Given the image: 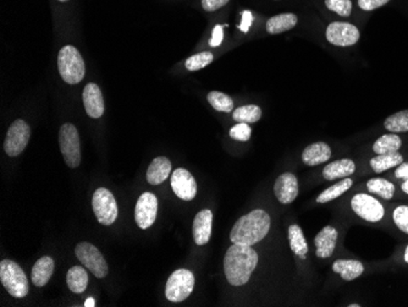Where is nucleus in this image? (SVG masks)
Returning <instances> with one entry per match:
<instances>
[{"label": "nucleus", "instance_id": "nucleus-1", "mask_svg": "<svg viewBox=\"0 0 408 307\" xmlns=\"http://www.w3.org/2000/svg\"><path fill=\"white\" fill-rule=\"evenodd\" d=\"M258 263V254L247 245L233 244L224 259V270L229 283L233 286H244Z\"/></svg>", "mask_w": 408, "mask_h": 307}, {"label": "nucleus", "instance_id": "nucleus-2", "mask_svg": "<svg viewBox=\"0 0 408 307\" xmlns=\"http://www.w3.org/2000/svg\"><path fill=\"white\" fill-rule=\"evenodd\" d=\"M271 230V217L263 210H255L235 223L230 240L233 244L253 246L262 241Z\"/></svg>", "mask_w": 408, "mask_h": 307}, {"label": "nucleus", "instance_id": "nucleus-3", "mask_svg": "<svg viewBox=\"0 0 408 307\" xmlns=\"http://www.w3.org/2000/svg\"><path fill=\"white\" fill-rule=\"evenodd\" d=\"M58 68L61 79L69 85H76L85 77V62L74 46L61 48L58 55Z\"/></svg>", "mask_w": 408, "mask_h": 307}, {"label": "nucleus", "instance_id": "nucleus-4", "mask_svg": "<svg viewBox=\"0 0 408 307\" xmlns=\"http://www.w3.org/2000/svg\"><path fill=\"white\" fill-rule=\"evenodd\" d=\"M0 281L11 297L21 299L28 292L26 275L17 262L3 260L0 262Z\"/></svg>", "mask_w": 408, "mask_h": 307}, {"label": "nucleus", "instance_id": "nucleus-5", "mask_svg": "<svg viewBox=\"0 0 408 307\" xmlns=\"http://www.w3.org/2000/svg\"><path fill=\"white\" fill-rule=\"evenodd\" d=\"M59 143L66 165L69 168H77L81 163V145L79 131L75 125L68 122L60 127Z\"/></svg>", "mask_w": 408, "mask_h": 307}, {"label": "nucleus", "instance_id": "nucleus-6", "mask_svg": "<svg viewBox=\"0 0 408 307\" xmlns=\"http://www.w3.org/2000/svg\"><path fill=\"white\" fill-rule=\"evenodd\" d=\"M195 288V276L191 270L181 268L169 277L165 297L171 302H182L191 295Z\"/></svg>", "mask_w": 408, "mask_h": 307}, {"label": "nucleus", "instance_id": "nucleus-7", "mask_svg": "<svg viewBox=\"0 0 408 307\" xmlns=\"http://www.w3.org/2000/svg\"><path fill=\"white\" fill-rule=\"evenodd\" d=\"M92 208L98 222L103 225H112L117 221V201L112 192L106 187L95 191L92 197Z\"/></svg>", "mask_w": 408, "mask_h": 307}, {"label": "nucleus", "instance_id": "nucleus-8", "mask_svg": "<svg viewBox=\"0 0 408 307\" xmlns=\"http://www.w3.org/2000/svg\"><path fill=\"white\" fill-rule=\"evenodd\" d=\"M75 254L81 263L86 266V268H88L97 278H104L108 275L109 270L106 259L95 245L80 243L76 246Z\"/></svg>", "mask_w": 408, "mask_h": 307}, {"label": "nucleus", "instance_id": "nucleus-9", "mask_svg": "<svg viewBox=\"0 0 408 307\" xmlns=\"http://www.w3.org/2000/svg\"><path fill=\"white\" fill-rule=\"evenodd\" d=\"M31 136V129L26 122L17 119L11 124L4 141V151L9 157H17L26 149Z\"/></svg>", "mask_w": 408, "mask_h": 307}, {"label": "nucleus", "instance_id": "nucleus-10", "mask_svg": "<svg viewBox=\"0 0 408 307\" xmlns=\"http://www.w3.org/2000/svg\"><path fill=\"white\" fill-rule=\"evenodd\" d=\"M351 206L353 212L367 222H379L385 214L382 203L367 194H357L352 198Z\"/></svg>", "mask_w": 408, "mask_h": 307}, {"label": "nucleus", "instance_id": "nucleus-11", "mask_svg": "<svg viewBox=\"0 0 408 307\" xmlns=\"http://www.w3.org/2000/svg\"><path fill=\"white\" fill-rule=\"evenodd\" d=\"M360 37V30L349 22H333L327 28V39L338 47L353 46Z\"/></svg>", "mask_w": 408, "mask_h": 307}, {"label": "nucleus", "instance_id": "nucleus-12", "mask_svg": "<svg viewBox=\"0 0 408 307\" xmlns=\"http://www.w3.org/2000/svg\"><path fill=\"white\" fill-rule=\"evenodd\" d=\"M158 212V200L152 192H144L138 198L135 207V221L141 229L153 225Z\"/></svg>", "mask_w": 408, "mask_h": 307}, {"label": "nucleus", "instance_id": "nucleus-13", "mask_svg": "<svg viewBox=\"0 0 408 307\" xmlns=\"http://www.w3.org/2000/svg\"><path fill=\"white\" fill-rule=\"evenodd\" d=\"M171 187L176 196L184 201H191L197 195V183L193 175L184 168L174 170L171 175Z\"/></svg>", "mask_w": 408, "mask_h": 307}, {"label": "nucleus", "instance_id": "nucleus-14", "mask_svg": "<svg viewBox=\"0 0 408 307\" xmlns=\"http://www.w3.org/2000/svg\"><path fill=\"white\" fill-rule=\"evenodd\" d=\"M274 194L278 201L282 205H289L296 200L298 195V181L291 173H284L276 179Z\"/></svg>", "mask_w": 408, "mask_h": 307}, {"label": "nucleus", "instance_id": "nucleus-15", "mask_svg": "<svg viewBox=\"0 0 408 307\" xmlns=\"http://www.w3.org/2000/svg\"><path fill=\"white\" fill-rule=\"evenodd\" d=\"M338 236H339L338 230L331 225L324 227L317 234V236L314 239V244H315V254L319 259H328L334 254Z\"/></svg>", "mask_w": 408, "mask_h": 307}, {"label": "nucleus", "instance_id": "nucleus-16", "mask_svg": "<svg viewBox=\"0 0 408 307\" xmlns=\"http://www.w3.org/2000/svg\"><path fill=\"white\" fill-rule=\"evenodd\" d=\"M213 213L211 210H202L193 221L192 234L197 245H206L212 236Z\"/></svg>", "mask_w": 408, "mask_h": 307}, {"label": "nucleus", "instance_id": "nucleus-17", "mask_svg": "<svg viewBox=\"0 0 408 307\" xmlns=\"http://www.w3.org/2000/svg\"><path fill=\"white\" fill-rule=\"evenodd\" d=\"M84 106L90 118H101L104 113V100L98 85L90 82L84 90Z\"/></svg>", "mask_w": 408, "mask_h": 307}, {"label": "nucleus", "instance_id": "nucleus-18", "mask_svg": "<svg viewBox=\"0 0 408 307\" xmlns=\"http://www.w3.org/2000/svg\"><path fill=\"white\" fill-rule=\"evenodd\" d=\"M331 157V149L325 142H315L307 146L302 154V160L308 167L325 163Z\"/></svg>", "mask_w": 408, "mask_h": 307}, {"label": "nucleus", "instance_id": "nucleus-19", "mask_svg": "<svg viewBox=\"0 0 408 307\" xmlns=\"http://www.w3.org/2000/svg\"><path fill=\"white\" fill-rule=\"evenodd\" d=\"M356 165L353 160L349 158L340 159L331 162L323 169V178L325 180H335L340 178H349L355 173Z\"/></svg>", "mask_w": 408, "mask_h": 307}, {"label": "nucleus", "instance_id": "nucleus-20", "mask_svg": "<svg viewBox=\"0 0 408 307\" xmlns=\"http://www.w3.org/2000/svg\"><path fill=\"white\" fill-rule=\"evenodd\" d=\"M171 162L165 157L154 158L147 170V180L150 185H159L169 178Z\"/></svg>", "mask_w": 408, "mask_h": 307}, {"label": "nucleus", "instance_id": "nucleus-21", "mask_svg": "<svg viewBox=\"0 0 408 307\" xmlns=\"http://www.w3.org/2000/svg\"><path fill=\"white\" fill-rule=\"evenodd\" d=\"M54 260L49 256H44L35 263L32 268V281L36 286H47L50 277L53 276Z\"/></svg>", "mask_w": 408, "mask_h": 307}, {"label": "nucleus", "instance_id": "nucleus-22", "mask_svg": "<svg viewBox=\"0 0 408 307\" xmlns=\"http://www.w3.org/2000/svg\"><path fill=\"white\" fill-rule=\"evenodd\" d=\"M333 270L340 275L344 281H351L362 276L365 267L360 261L338 260L333 263Z\"/></svg>", "mask_w": 408, "mask_h": 307}, {"label": "nucleus", "instance_id": "nucleus-23", "mask_svg": "<svg viewBox=\"0 0 408 307\" xmlns=\"http://www.w3.org/2000/svg\"><path fill=\"white\" fill-rule=\"evenodd\" d=\"M297 16L291 12L286 14H280V15L273 16L266 21V31L271 35H278L282 32L290 31L293 27L296 26Z\"/></svg>", "mask_w": 408, "mask_h": 307}, {"label": "nucleus", "instance_id": "nucleus-24", "mask_svg": "<svg viewBox=\"0 0 408 307\" xmlns=\"http://www.w3.org/2000/svg\"><path fill=\"white\" fill-rule=\"evenodd\" d=\"M66 283L70 290L75 294H81L86 290L88 284V275L84 267L74 266L66 275Z\"/></svg>", "mask_w": 408, "mask_h": 307}, {"label": "nucleus", "instance_id": "nucleus-25", "mask_svg": "<svg viewBox=\"0 0 408 307\" xmlns=\"http://www.w3.org/2000/svg\"><path fill=\"white\" fill-rule=\"evenodd\" d=\"M401 163H403V157L402 154H398V151L391 154H378L376 157L371 159V167L378 174L398 167Z\"/></svg>", "mask_w": 408, "mask_h": 307}, {"label": "nucleus", "instance_id": "nucleus-26", "mask_svg": "<svg viewBox=\"0 0 408 307\" xmlns=\"http://www.w3.org/2000/svg\"><path fill=\"white\" fill-rule=\"evenodd\" d=\"M289 243H290L292 251L297 256L304 259V256L308 252V245L301 227H298L296 224L289 227Z\"/></svg>", "mask_w": 408, "mask_h": 307}, {"label": "nucleus", "instance_id": "nucleus-27", "mask_svg": "<svg viewBox=\"0 0 408 307\" xmlns=\"http://www.w3.org/2000/svg\"><path fill=\"white\" fill-rule=\"evenodd\" d=\"M402 141L395 133H389L384 135L382 138H378L376 143L373 145V151L376 154H391V152H398L401 149Z\"/></svg>", "mask_w": 408, "mask_h": 307}, {"label": "nucleus", "instance_id": "nucleus-28", "mask_svg": "<svg viewBox=\"0 0 408 307\" xmlns=\"http://www.w3.org/2000/svg\"><path fill=\"white\" fill-rule=\"evenodd\" d=\"M352 180L350 178H344L342 180L339 181L338 184L330 186L327 190H324L318 197H317V202L318 203H327V202L333 201L335 198L341 196L346 191L350 190L352 186Z\"/></svg>", "mask_w": 408, "mask_h": 307}, {"label": "nucleus", "instance_id": "nucleus-29", "mask_svg": "<svg viewBox=\"0 0 408 307\" xmlns=\"http://www.w3.org/2000/svg\"><path fill=\"white\" fill-rule=\"evenodd\" d=\"M367 189L371 194L382 197L384 200H391L395 195V185L385 179H371L367 183Z\"/></svg>", "mask_w": 408, "mask_h": 307}, {"label": "nucleus", "instance_id": "nucleus-30", "mask_svg": "<svg viewBox=\"0 0 408 307\" xmlns=\"http://www.w3.org/2000/svg\"><path fill=\"white\" fill-rule=\"evenodd\" d=\"M262 117V109L257 106H244L235 109L233 113V119L239 122L253 124L260 120Z\"/></svg>", "mask_w": 408, "mask_h": 307}, {"label": "nucleus", "instance_id": "nucleus-31", "mask_svg": "<svg viewBox=\"0 0 408 307\" xmlns=\"http://www.w3.org/2000/svg\"><path fill=\"white\" fill-rule=\"evenodd\" d=\"M384 127L391 133H407L408 111H398L387 118Z\"/></svg>", "mask_w": 408, "mask_h": 307}, {"label": "nucleus", "instance_id": "nucleus-32", "mask_svg": "<svg viewBox=\"0 0 408 307\" xmlns=\"http://www.w3.org/2000/svg\"><path fill=\"white\" fill-rule=\"evenodd\" d=\"M208 102L209 104L217 111H224V113H230L233 109V101L231 97L225 95L223 92L212 91L208 93Z\"/></svg>", "mask_w": 408, "mask_h": 307}, {"label": "nucleus", "instance_id": "nucleus-33", "mask_svg": "<svg viewBox=\"0 0 408 307\" xmlns=\"http://www.w3.org/2000/svg\"><path fill=\"white\" fill-rule=\"evenodd\" d=\"M213 60H214V55L211 52L195 54L186 60V69L188 71H198V70L203 69L209 64L213 63Z\"/></svg>", "mask_w": 408, "mask_h": 307}, {"label": "nucleus", "instance_id": "nucleus-34", "mask_svg": "<svg viewBox=\"0 0 408 307\" xmlns=\"http://www.w3.org/2000/svg\"><path fill=\"white\" fill-rule=\"evenodd\" d=\"M325 6L329 10L334 11L340 16L349 17L352 11V1L351 0H325Z\"/></svg>", "mask_w": 408, "mask_h": 307}, {"label": "nucleus", "instance_id": "nucleus-35", "mask_svg": "<svg viewBox=\"0 0 408 307\" xmlns=\"http://www.w3.org/2000/svg\"><path fill=\"white\" fill-rule=\"evenodd\" d=\"M394 222L401 232L408 234V206H400L395 208L392 213Z\"/></svg>", "mask_w": 408, "mask_h": 307}, {"label": "nucleus", "instance_id": "nucleus-36", "mask_svg": "<svg viewBox=\"0 0 408 307\" xmlns=\"http://www.w3.org/2000/svg\"><path fill=\"white\" fill-rule=\"evenodd\" d=\"M252 135V129L246 122H240L230 129V136L237 141H249Z\"/></svg>", "mask_w": 408, "mask_h": 307}, {"label": "nucleus", "instance_id": "nucleus-37", "mask_svg": "<svg viewBox=\"0 0 408 307\" xmlns=\"http://www.w3.org/2000/svg\"><path fill=\"white\" fill-rule=\"evenodd\" d=\"M395 176L403 180L402 191L408 195V163H401L395 170Z\"/></svg>", "mask_w": 408, "mask_h": 307}, {"label": "nucleus", "instance_id": "nucleus-38", "mask_svg": "<svg viewBox=\"0 0 408 307\" xmlns=\"http://www.w3.org/2000/svg\"><path fill=\"white\" fill-rule=\"evenodd\" d=\"M390 0H358V6L365 11H371L385 6Z\"/></svg>", "mask_w": 408, "mask_h": 307}, {"label": "nucleus", "instance_id": "nucleus-39", "mask_svg": "<svg viewBox=\"0 0 408 307\" xmlns=\"http://www.w3.org/2000/svg\"><path fill=\"white\" fill-rule=\"evenodd\" d=\"M224 39V27L222 25H217L213 30L212 38L209 41L211 47H219Z\"/></svg>", "mask_w": 408, "mask_h": 307}, {"label": "nucleus", "instance_id": "nucleus-40", "mask_svg": "<svg viewBox=\"0 0 408 307\" xmlns=\"http://www.w3.org/2000/svg\"><path fill=\"white\" fill-rule=\"evenodd\" d=\"M229 0H202V6L206 11H215L228 4Z\"/></svg>", "mask_w": 408, "mask_h": 307}, {"label": "nucleus", "instance_id": "nucleus-41", "mask_svg": "<svg viewBox=\"0 0 408 307\" xmlns=\"http://www.w3.org/2000/svg\"><path fill=\"white\" fill-rule=\"evenodd\" d=\"M252 22H253V15H252V12L249 10H246L242 12V21L239 25V28L241 31L244 32V33H247L249 30V27L252 25Z\"/></svg>", "mask_w": 408, "mask_h": 307}, {"label": "nucleus", "instance_id": "nucleus-42", "mask_svg": "<svg viewBox=\"0 0 408 307\" xmlns=\"http://www.w3.org/2000/svg\"><path fill=\"white\" fill-rule=\"evenodd\" d=\"M85 306L86 307L96 306V302H95V299H92V297H90V299H88V300H86Z\"/></svg>", "mask_w": 408, "mask_h": 307}, {"label": "nucleus", "instance_id": "nucleus-43", "mask_svg": "<svg viewBox=\"0 0 408 307\" xmlns=\"http://www.w3.org/2000/svg\"><path fill=\"white\" fill-rule=\"evenodd\" d=\"M405 262L408 263V246L406 248V251H405Z\"/></svg>", "mask_w": 408, "mask_h": 307}, {"label": "nucleus", "instance_id": "nucleus-44", "mask_svg": "<svg viewBox=\"0 0 408 307\" xmlns=\"http://www.w3.org/2000/svg\"><path fill=\"white\" fill-rule=\"evenodd\" d=\"M349 306H350V307H360V305H358V304H352V305H349Z\"/></svg>", "mask_w": 408, "mask_h": 307}, {"label": "nucleus", "instance_id": "nucleus-45", "mask_svg": "<svg viewBox=\"0 0 408 307\" xmlns=\"http://www.w3.org/2000/svg\"><path fill=\"white\" fill-rule=\"evenodd\" d=\"M59 1H68V0H59Z\"/></svg>", "mask_w": 408, "mask_h": 307}]
</instances>
